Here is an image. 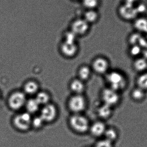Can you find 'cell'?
Masks as SVG:
<instances>
[{"mask_svg": "<svg viewBox=\"0 0 147 147\" xmlns=\"http://www.w3.org/2000/svg\"><path fill=\"white\" fill-rule=\"evenodd\" d=\"M69 123L71 128L79 133H86L90 128L89 120L81 114H73L70 117Z\"/></svg>", "mask_w": 147, "mask_h": 147, "instance_id": "obj_1", "label": "cell"}, {"mask_svg": "<svg viewBox=\"0 0 147 147\" xmlns=\"http://www.w3.org/2000/svg\"><path fill=\"white\" fill-rule=\"evenodd\" d=\"M110 88L117 91L124 89L126 86V81L123 75L117 71H112L108 73L106 77Z\"/></svg>", "mask_w": 147, "mask_h": 147, "instance_id": "obj_2", "label": "cell"}, {"mask_svg": "<svg viewBox=\"0 0 147 147\" xmlns=\"http://www.w3.org/2000/svg\"><path fill=\"white\" fill-rule=\"evenodd\" d=\"M86 106V100L82 95L74 94L68 101V107L73 114H81Z\"/></svg>", "mask_w": 147, "mask_h": 147, "instance_id": "obj_3", "label": "cell"}, {"mask_svg": "<svg viewBox=\"0 0 147 147\" xmlns=\"http://www.w3.org/2000/svg\"><path fill=\"white\" fill-rule=\"evenodd\" d=\"M90 25L83 17L77 18L73 20L70 24V30L78 37L83 36L88 33L90 31Z\"/></svg>", "mask_w": 147, "mask_h": 147, "instance_id": "obj_4", "label": "cell"}, {"mask_svg": "<svg viewBox=\"0 0 147 147\" xmlns=\"http://www.w3.org/2000/svg\"><path fill=\"white\" fill-rule=\"evenodd\" d=\"M118 13L121 18L126 21H133L138 16L136 7L126 3L119 7Z\"/></svg>", "mask_w": 147, "mask_h": 147, "instance_id": "obj_5", "label": "cell"}, {"mask_svg": "<svg viewBox=\"0 0 147 147\" xmlns=\"http://www.w3.org/2000/svg\"><path fill=\"white\" fill-rule=\"evenodd\" d=\"M57 109L54 104L50 103L43 106L39 115L45 123L53 121L57 115Z\"/></svg>", "mask_w": 147, "mask_h": 147, "instance_id": "obj_6", "label": "cell"}, {"mask_svg": "<svg viewBox=\"0 0 147 147\" xmlns=\"http://www.w3.org/2000/svg\"><path fill=\"white\" fill-rule=\"evenodd\" d=\"M79 46L77 43L62 41L59 45V50L62 55L67 58L75 57L79 51Z\"/></svg>", "mask_w": 147, "mask_h": 147, "instance_id": "obj_7", "label": "cell"}, {"mask_svg": "<svg viewBox=\"0 0 147 147\" xmlns=\"http://www.w3.org/2000/svg\"><path fill=\"white\" fill-rule=\"evenodd\" d=\"M32 117L28 112L22 113L16 117L14 120L16 127L23 131L28 130L32 126Z\"/></svg>", "mask_w": 147, "mask_h": 147, "instance_id": "obj_8", "label": "cell"}, {"mask_svg": "<svg viewBox=\"0 0 147 147\" xmlns=\"http://www.w3.org/2000/svg\"><path fill=\"white\" fill-rule=\"evenodd\" d=\"M117 92L110 88L103 90L102 98L103 104L111 107L116 105L119 100V96Z\"/></svg>", "mask_w": 147, "mask_h": 147, "instance_id": "obj_9", "label": "cell"}, {"mask_svg": "<svg viewBox=\"0 0 147 147\" xmlns=\"http://www.w3.org/2000/svg\"><path fill=\"white\" fill-rule=\"evenodd\" d=\"M109 67V62L106 58L98 56L95 58L92 62V68L98 74H103L108 72Z\"/></svg>", "mask_w": 147, "mask_h": 147, "instance_id": "obj_10", "label": "cell"}, {"mask_svg": "<svg viewBox=\"0 0 147 147\" xmlns=\"http://www.w3.org/2000/svg\"><path fill=\"white\" fill-rule=\"evenodd\" d=\"M26 101L25 93L18 91L11 95L9 100V104L12 108L17 110L25 105Z\"/></svg>", "mask_w": 147, "mask_h": 147, "instance_id": "obj_11", "label": "cell"}, {"mask_svg": "<svg viewBox=\"0 0 147 147\" xmlns=\"http://www.w3.org/2000/svg\"><path fill=\"white\" fill-rule=\"evenodd\" d=\"M133 27L135 31L142 34H147V17L144 15L138 16L133 21Z\"/></svg>", "mask_w": 147, "mask_h": 147, "instance_id": "obj_12", "label": "cell"}, {"mask_svg": "<svg viewBox=\"0 0 147 147\" xmlns=\"http://www.w3.org/2000/svg\"><path fill=\"white\" fill-rule=\"evenodd\" d=\"M128 42L129 45H138L143 48L147 44V39L145 37V35L135 31L129 36Z\"/></svg>", "mask_w": 147, "mask_h": 147, "instance_id": "obj_13", "label": "cell"}, {"mask_svg": "<svg viewBox=\"0 0 147 147\" xmlns=\"http://www.w3.org/2000/svg\"><path fill=\"white\" fill-rule=\"evenodd\" d=\"M106 127L105 124L101 121H98L90 125L89 130L92 136L100 137L104 135Z\"/></svg>", "mask_w": 147, "mask_h": 147, "instance_id": "obj_14", "label": "cell"}, {"mask_svg": "<svg viewBox=\"0 0 147 147\" xmlns=\"http://www.w3.org/2000/svg\"><path fill=\"white\" fill-rule=\"evenodd\" d=\"M82 17L91 25L99 20L100 14L97 9H86Z\"/></svg>", "mask_w": 147, "mask_h": 147, "instance_id": "obj_15", "label": "cell"}, {"mask_svg": "<svg viewBox=\"0 0 147 147\" xmlns=\"http://www.w3.org/2000/svg\"><path fill=\"white\" fill-rule=\"evenodd\" d=\"M70 88L74 94L82 95L84 91L85 86L84 81L78 78L71 81L70 84Z\"/></svg>", "mask_w": 147, "mask_h": 147, "instance_id": "obj_16", "label": "cell"}, {"mask_svg": "<svg viewBox=\"0 0 147 147\" xmlns=\"http://www.w3.org/2000/svg\"><path fill=\"white\" fill-rule=\"evenodd\" d=\"M39 85L34 81H30L26 83L24 85L25 93L29 95H36L39 91Z\"/></svg>", "mask_w": 147, "mask_h": 147, "instance_id": "obj_17", "label": "cell"}, {"mask_svg": "<svg viewBox=\"0 0 147 147\" xmlns=\"http://www.w3.org/2000/svg\"><path fill=\"white\" fill-rule=\"evenodd\" d=\"M97 114L102 119H108L112 114L111 107L103 104L98 108Z\"/></svg>", "mask_w": 147, "mask_h": 147, "instance_id": "obj_18", "label": "cell"}, {"mask_svg": "<svg viewBox=\"0 0 147 147\" xmlns=\"http://www.w3.org/2000/svg\"><path fill=\"white\" fill-rule=\"evenodd\" d=\"M25 106L28 113L30 114L38 112L40 106L35 98H31L26 101Z\"/></svg>", "mask_w": 147, "mask_h": 147, "instance_id": "obj_19", "label": "cell"}, {"mask_svg": "<svg viewBox=\"0 0 147 147\" xmlns=\"http://www.w3.org/2000/svg\"><path fill=\"white\" fill-rule=\"evenodd\" d=\"M34 98L40 106H43L50 103L51 100V96L49 93L45 91H39L36 94V97Z\"/></svg>", "mask_w": 147, "mask_h": 147, "instance_id": "obj_20", "label": "cell"}, {"mask_svg": "<svg viewBox=\"0 0 147 147\" xmlns=\"http://www.w3.org/2000/svg\"><path fill=\"white\" fill-rule=\"evenodd\" d=\"M91 69L88 66H82L78 71V79L84 82L88 80L91 75Z\"/></svg>", "mask_w": 147, "mask_h": 147, "instance_id": "obj_21", "label": "cell"}, {"mask_svg": "<svg viewBox=\"0 0 147 147\" xmlns=\"http://www.w3.org/2000/svg\"><path fill=\"white\" fill-rule=\"evenodd\" d=\"M134 66L137 71H144L147 68V60L142 56L136 58L134 63Z\"/></svg>", "mask_w": 147, "mask_h": 147, "instance_id": "obj_22", "label": "cell"}, {"mask_svg": "<svg viewBox=\"0 0 147 147\" xmlns=\"http://www.w3.org/2000/svg\"><path fill=\"white\" fill-rule=\"evenodd\" d=\"M86 9H97L100 4V0H81Z\"/></svg>", "mask_w": 147, "mask_h": 147, "instance_id": "obj_23", "label": "cell"}, {"mask_svg": "<svg viewBox=\"0 0 147 147\" xmlns=\"http://www.w3.org/2000/svg\"><path fill=\"white\" fill-rule=\"evenodd\" d=\"M142 48L138 45H129V53L132 57L136 58L142 56Z\"/></svg>", "mask_w": 147, "mask_h": 147, "instance_id": "obj_24", "label": "cell"}, {"mask_svg": "<svg viewBox=\"0 0 147 147\" xmlns=\"http://www.w3.org/2000/svg\"><path fill=\"white\" fill-rule=\"evenodd\" d=\"M103 136H104L105 139L113 143L117 139V134L114 129L107 128Z\"/></svg>", "mask_w": 147, "mask_h": 147, "instance_id": "obj_25", "label": "cell"}, {"mask_svg": "<svg viewBox=\"0 0 147 147\" xmlns=\"http://www.w3.org/2000/svg\"><path fill=\"white\" fill-rule=\"evenodd\" d=\"M138 88L145 90L147 89V72L142 73L137 80Z\"/></svg>", "mask_w": 147, "mask_h": 147, "instance_id": "obj_26", "label": "cell"}, {"mask_svg": "<svg viewBox=\"0 0 147 147\" xmlns=\"http://www.w3.org/2000/svg\"><path fill=\"white\" fill-rule=\"evenodd\" d=\"M78 37L76 35L69 29L64 34L63 39V41L66 42L77 43Z\"/></svg>", "mask_w": 147, "mask_h": 147, "instance_id": "obj_27", "label": "cell"}, {"mask_svg": "<svg viewBox=\"0 0 147 147\" xmlns=\"http://www.w3.org/2000/svg\"><path fill=\"white\" fill-rule=\"evenodd\" d=\"M45 123L40 116H37L32 118V126L36 129H39L43 127Z\"/></svg>", "mask_w": 147, "mask_h": 147, "instance_id": "obj_28", "label": "cell"}, {"mask_svg": "<svg viewBox=\"0 0 147 147\" xmlns=\"http://www.w3.org/2000/svg\"><path fill=\"white\" fill-rule=\"evenodd\" d=\"M144 95L145 94H144V90L139 88L135 89L132 91V97L136 101L142 100L144 98Z\"/></svg>", "mask_w": 147, "mask_h": 147, "instance_id": "obj_29", "label": "cell"}, {"mask_svg": "<svg viewBox=\"0 0 147 147\" xmlns=\"http://www.w3.org/2000/svg\"><path fill=\"white\" fill-rule=\"evenodd\" d=\"M93 147H114V146H113V142L104 138L97 142Z\"/></svg>", "mask_w": 147, "mask_h": 147, "instance_id": "obj_30", "label": "cell"}, {"mask_svg": "<svg viewBox=\"0 0 147 147\" xmlns=\"http://www.w3.org/2000/svg\"><path fill=\"white\" fill-rule=\"evenodd\" d=\"M142 57L147 60V43L142 48Z\"/></svg>", "mask_w": 147, "mask_h": 147, "instance_id": "obj_31", "label": "cell"}, {"mask_svg": "<svg viewBox=\"0 0 147 147\" xmlns=\"http://www.w3.org/2000/svg\"><path fill=\"white\" fill-rule=\"evenodd\" d=\"M89 147V146H88V147Z\"/></svg>", "mask_w": 147, "mask_h": 147, "instance_id": "obj_32", "label": "cell"}]
</instances>
